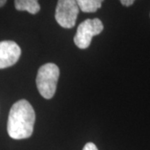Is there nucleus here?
Here are the masks:
<instances>
[{
  "label": "nucleus",
  "mask_w": 150,
  "mask_h": 150,
  "mask_svg": "<svg viewBox=\"0 0 150 150\" xmlns=\"http://www.w3.org/2000/svg\"><path fill=\"white\" fill-rule=\"evenodd\" d=\"M35 112L25 99L16 102L11 108L8 119V134L13 139H28L32 135Z\"/></svg>",
  "instance_id": "f257e3e1"
},
{
  "label": "nucleus",
  "mask_w": 150,
  "mask_h": 150,
  "mask_svg": "<svg viewBox=\"0 0 150 150\" xmlns=\"http://www.w3.org/2000/svg\"><path fill=\"white\" fill-rule=\"evenodd\" d=\"M59 78V69L56 64L48 63L39 68L36 83L39 93L44 98L50 99L54 96Z\"/></svg>",
  "instance_id": "f03ea898"
},
{
  "label": "nucleus",
  "mask_w": 150,
  "mask_h": 150,
  "mask_svg": "<svg viewBox=\"0 0 150 150\" xmlns=\"http://www.w3.org/2000/svg\"><path fill=\"white\" fill-rule=\"evenodd\" d=\"M103 24L100 19H86L82 22L77 28V33L74 38L75 45L81 49L88 48L93 37L102 32Z\"/></svg>",
  "instance_id": "7ed1b4c3"
},
{
  "label": "nucleus",
  "mask_w": 150,
  "mask_h": 150,
  "mask_svg": "<svg viewBox=\"0 0 150 150\" xmlns=\"http://www.w3.org/2000/svg\"><path fill=\"white\" fill-rule=\"evenodd\" d=\"M79 8L76 0H58L55 10V19L61 27H74Z\"/></svg>",
  "instance_id": "20e7f679"
},
{
  "label": "nucleus",
  "mask_w": 150,
  "mask_h": 150,
  "mask_svg": "<svg viewBox=\"0 0 150 150\" xmlns=\"http://www.w3.org/2000/svg\"><path fill=\"white\" fill-rule=\"evenodd\" d=\"M21 55V48L13 41L0 42V69L15 64Z\"/></svg>",
  "instance_id": "39448f33"
},
{
  "label": "nucleus",
  "mask_w": 150,
  "mask_h": 150,
  "mask_svg": "<svg viewBox=\"0 0 150 150\" xmlns=\"http://www.w3.org/2000/svg\"><path fill=\"white\" fill-rule=\"evenodd\" d=\"M14 5L17 10L27 11L32 14H36L40 10L38 0H14Z\"/></svg>",
  "instance_id": "423d86ee"
},
{
  "label": "nucleus",
  "mask_w": 150,
  "mask_h": 150,
  "mask_svg": "<svg viewBox=\"0 0 150 150\" xmlns=\"http://www.w3.org/2000/svg\"><path fill=\"white\" fill-rule=\"evenodd\" d=\"M104 0H76L79 8L83 13H95L101 8Z\"/></svg>",
  "instance_id": "0eeeda50"
},
{
  "label": "nucleus",
  "mask_w": 150,
  "mask_h": 150,
  "mask_svg": "<svg viewBox=\"0 0 150 150\" xmlns=\"http://www.w3.org/2000/svg\"><path fill=\"white\" fill-rule=\"evenodd\" d=\"M83 150H98V148L93 143H88L83 147Z\"/></svg>",
  "instance_id": "6e6552de"
},
{
  "label": "nucleus",
  "mask_w": 150,
  "mask_h": 150,
  "mask_svg": "<svg viewBox=\"0 0 150 150\" xmlns=\"http://www.w3.org/2000/svg\"><path fill=\"white\" fill-rule=\"evenodd\" d=\"M134 1L135 0H120L121 4L123 6H126V7H129V6H131L132 4H134Z\"/></svg>",
  "instance_id": "1a4fd4ad"
},
{
  "label": "nucleus",
  "mask_w": 150,
  "mask_h": 150,
  "mask_svg": "<svg viewBox=\"0 0 150 150\" xmlns=\"http://www.w3.org/2000/svg\"><path fill=\"white\" fill-rule=\"evenodd\" d=\"M6 2H7V0H0V8L4 5L6 4Z\"/></svg>",
  "instance_id": "9d476101"
}]
</instances>
